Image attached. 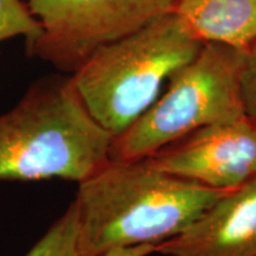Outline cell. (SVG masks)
<instances>
[{
	"label": "cell",
	"instance_id": "7",
	"mask_svg": "<svg viewBox=\"0 0 256 256\" xmlns=\"http://www.w3.org/2000/svg\"><path fill=\"white\" fill-rule=\"evenodd\" d=\"M165 256H256V177L226 191L188 228L156 247Z\"/></svg>",
	"mask_w": 256,
	"mask_h": 256
},
{
	"label": "cell",
	"instance_id": "3",
	"mask_svg": "<svg viewBox=\"0 0 256 256\" xmlns=\"http://www.w3.org/2000/svg\"><path fill=\"white\" fill-rule=\"evenodd\" d=\"M174 11L159 16L92 54L72 82L92 116L116 136L158 100L162 86L200 52Z\"/></svg>",
	"mask_w": 256,
	"mask_h": 256
},
{
	"label": "cell",
	"instance_id": "1",
	"mask_svg": "<svg viewBox=\"0 0 256 256\" xmlns=\"http://www.w3.org/2000/svg\"><path fill=\"white\" fill-rule=\"evenodd\" d=\"M224 192L162 171L148 158L110 160L78 183L72 202L82 256L168 241Z\"/></svg>",
	"mask_w": 256,
	"mask_h": 256
},
{
	"label": "cell",
	"instance_id": "5",
	"mask_svg": "<svg viewBox=\"0 0 256 256\" xmlns=\"http://www.w3.org/2000/svg\"><path fill=\"white\" fill-rule=\"evenodd\" d=\"M43 28L26 55L72 75L92 54L174 10L177 0H23Z\"/></svg>",
	"mask_w": 256,
	"mask_h": 256
},
{
	"label": "cell",
	"instance_id": "2",
	"mask_svg": "<svg viewBox=\"0 0 256 256\" xmlns=\"http://www.w3.org/2000/svg\"><path fill=\"white\" fill-rule=\"evenodd\" d=\"M113 138L89 113L72 75L44 76L0 115V182L78 184L110 162Z\"/></svg>",
	"mask_w": 256,
	"mask_h": 256
},
{
	"label": "cell",
	"instance_id": "12",
	"mask_svg": "<svg viewBox=\"0 0 256 256\" xmlns=\"http://www.w3.org/2000/svg\"><path fill=\"white\" fill-rule=\"evenodd\" d=\"M156 252V246L144 244L130 248H118L108 252L104 256H148Z\"/></svg>",
	"mask_w": 256,
	"mask_h": 256
},
{
	"label": "cell",
	"instance_id": "8",
	"mask_svg": "<svg viewBox=\"0 0 256 256\" xmlns=\"http://www.w3.org/2000/svg\"><path fill=\"white\" fill-rule=\"evenodd\" d=\"M174 11L203 43L256 46V0H177Z\"/></svg>",
	"mask_w": 256,
	"mask_h": 256
},
{
	"label": "cell",
	"instance_id": "11",
	"mask_svg": "<svg viewBox=\"0 0 256 256\" xmlns=\"http://www.w3.org/2000/svg\"><path fill=\"white\" fill-rule=\"evenodd\" d=\"M242 96L246 115L256 121V46L248 54L242 76Z\"/></svg>",
	"mask_w": 256,
	"mask_h": 256
},
{
	"label": "cell",
	"instance_id": "10",
	"mask_svg": "<svg viewBox=\"0 0 256 256\" xmlns=\"http://www.w3.org/2000/svg\"><path fill=\"white\" fill-rule=\"evenodd\" d=\"M42 34L43 28L23 0H0V43L23 36L28 54Z\"/></svg>",
	"mask_w": 256,
	"mask_h": 256
},
{
	"label": "cell",
	"instance_id": "6",
	"mask_svg": "<svg viewBox=\"0 0 256 256\" xmlns=\"http://www.w3.org/2000/svg\"><path fill=\"white\" fill-rule=\"evenodd\" d=\"M146 158L179 178L234 190L256 177V121L246 115L200 128Z\"/></svg>",
	"mask_w": 256,
	"mask_h": 256
},
{
	"label": "cell",
	"instance_id": "4",
	"mask_svg": "<svg viewBox=\"0 0 256 256\" xmlns=\"http://www.w3.org/2000/svg\"><path fill=\"white\" fill-rule=\"evenodd\" d=\"M247 51L204 43L198 55L170 78L165 92L113 138L110 160L152 156L200 128L246 116L242 76Z\"/></svg>",
	"mask_w": 256,
	"mask_h": 256
},
{
	"label": "cell",
	"instance_id": "9",
	"mask_svg": "<svg viewBox=\"0 0 256 256\" xmlns=\"http://www.w3.org/2000/svg\"><path fill=\"white\" fill-rule=\"evenodd\" d=\"M25 256H82L72 203Z\"/></svg>",
	"mask_w": 256,
	"mask_h": 256
}]
</instances>
